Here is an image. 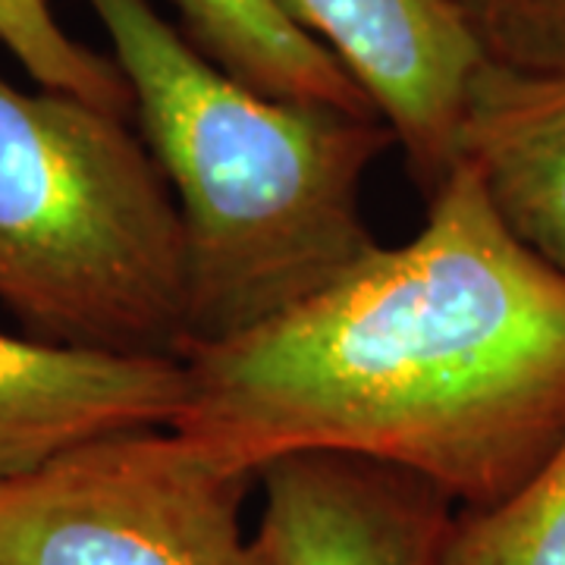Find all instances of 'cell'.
Instances as JSON below:
<instances>
[{
	"label": "cell",
	"instance_id": "cell-1",
	"mask_svg": "<svg viewBox=\"0 0 565 565\" xmlns=\"http://www.w3.org/2000/svg\"><path fill=\"white\" fill-rule=\"evenodd\" d=\"M182 367L170 427L214 462L258 475L292 452H349L487 509L565 444V274L456 163L408 243L371 248Z\"/></svg>",
	"mask_w": 565,
	"mask_h": 565
},
{
	"label": "cell",
	"instance_id": "cell-2",
	"mask_svg": "<svg viewBox=\"0 0 565 565\" xmlns=\"http://www.w3.org/2000/svg\"><path fill=\"white\" fill-rule=\"evenodd\" d=\"M88 7L110 35L141 139L180 204L185 355L302 305L377 248L362 182L396 141L381 117L267 98L214 66L148 0Z\"/></svg>",
	"mask_w": 565,
	"mask_h": 565
},
{
	"label": "cell",
	"instance_id": "cell-3",
	"mask_svg": "<svg viewBox=\"0 0 565 565\" xmlns=\"http://www.w3.org/2000/svg\"><path fill=\"white\" fill-rule=\"evenodd\" d=\"M0 305L44 343L189 349L185 226L145 139L95 104L3 79Z\"/></svg>",
	"mask_w": 565,
	"mask_h": 565
},
{
	"label": "cell",
	"instance_id": "cell-4",
	"mask_svg": "<svg viewBox=\"0 0 565 565\" xmlns=\"http://www.w3.org/2000/svg\"><path fill=\"white\" fill-rule=\"evenodd\" d=\"M255 484L173 427L117 434L0 484V565H270Z\"/></svg>",
	"mask_w": 565,
	"mask_h": 565
},
{
	"label": "cell",
	"instance_id": "cell-5",
	"mask_svg": "<svg viewBox=\"0 0 565 565\" xmlns=\"http://www.w3.org/2000/svg\"><path fill=\"white\" fill-rule=\"evenodd\" d=\"M343 63L403 148L424 199L459 163L468 85L484 63L452 0H280Z\"/></svg>",
	"mask_w": 565,
	"mask_h": 565
},
{
	"label": "cell",
	"instance_id": "cell-6",
	"mask_svg": "<svg viewBox=\"0 0 565 565\" xmlns=\"http://www.w3.org/2000/svg\"><path fill=\"white\" fill-rule=\"evenodd\" d=\"M258 487L270 565H440L459 509L422 475L349 452L274 459Z\"/></svg>",
	"mask_w": 565,
	"mask_h": 565
},
{
	"label": "cell",
	"instance_id": "cell-7",
	"mask_svg": "<svg viewBox=\"0 0 565 565\" xmlns=\"http://www.w3.org/2000/svg\"><path fill=\"white\" fill-rule=\"evenodd\" d=\"M182 403V359L110 355L0 333V484L79 446L170 427Z\"/></svg>",
	"mask_w": 565,
	"mask_h": 565
},
{
	"label": "cell",
	"instance_id": "cell-8",
	"mask_svg": "<svg viewBox=\"0 0 565 565\" xmlns=\"http://www.w3.org/2000/svg\"><path fill=\"white\" fill-rule=\"evenodd\" d=\"M456 154L478 173L505 226L565 274V70L515 73L481 63Z\"/></svg>",
	"mask_w": 565,
	"mask_h": 565
},
{
	"label": "cell",
	"instance_id": "cell-9",
	"mask_svg": "<svg viewBox=\"0 0 565 565\" xmlns=\"http://www.w3.org/2000/svg\"><path fill=\"white\" fill-rule=\"evenodd\" d=\"M177 7L185 39L248 88L277 102L381 117L352 73L280 0H177Z\"/></svg>",
	"mask_w": 565,
	"mask_h": 565
},
{
	"label": "cell",
	"instance_id": "cell-10",
	"mask_svg": "<svg viewBox=\"0 0 565 565\" xmlns=\"http://www.w3.org/2000/svg\"><path fill=\"white\" fill-rule=\"evenodd\" d=\"M440 565H565V444L503 503L456 509Z\"/></svg>",
	"mask_w": 565,
	"mask_h": 565
},
{
	"label": "cell",
	"instance_id": "cell-11",
	"mask_svg": "<svg viewBox=\"0 0 565 565\" xmlns=\"http://www.w3.org/2000/svg\"><path fill=\"white\" fill-rule=\"evenodd\" d=\"M0 44L41 88L73 95L122 120L136 114L129 82L117 61L70 39L47 0H0Z\"/></svg>",
	"mask_w": 565,
	"mask_h": 565
},
{
	"label": "cell",
	"instance_id": "cell-12",
	"mask_svg": "<svg viewBox=\"0 0 565 565\" xmlns=\"http://www.w3.org/2000/svg\"><path fill=\"white\" fill-rule=\"evenodd\" d=\"M484 63L515 73H563L565 0H452Z\"/></svg>",
	"mask_w": 565,
	"mask_h": 565
}]
</instances>
